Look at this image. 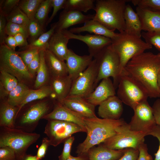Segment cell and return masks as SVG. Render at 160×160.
Segmentation results:
<instances>
[{
  "label": "cell",
  "instance_id": "obj_11",
  "mask_svg": "<svg viewBox=\"0 0 160 160\" xmlns=\"http://www.w3.org/2000/svg\"><path fill=\"white\" fill-rule=\"evenodd\" d=\"M87 132V130L73 123L58 120H50L45 127L44 133L47 136L50 145L56 147L64 142L73 134Z\"/></svg>",
  "mask_w": 160,
  "mask_h": 160
},
{
  "label": "cell",
  "instance_id": "obj_23",
  "mask_svg": "<svg viewBox=\"0 0 160 160\" xmlns=\"http://www.w3.org/2000/svg\"><path fill=\"white\" fill-rule=\"evenodd\" d=\"M73 80L68 75L58 77H51L50 86L52 95L57 101L62 103L68 95Z\"/></svg>",
  "mask_w": 160,
  "mask_h": 160
},
{
  "label": "cell",
  "instance_id": "obj_9",
  "mask_svg": "<svg viewBox=\"0 0 160 160\" xmlns=\"http://www.w3.org/2000/svg\"><path fill=\"white\" fill-rule=\"evenodd\" d=\"M0 69L14 76L20 82L25 83L33 77L29 73L18 52L11 49L5 44L0 47Z\"/></svg>",
  "mask_w": 160,
  "mask_h": 160
},
{
  "label": "cell",
  "instance_id": "obj_5",
  "mask_svg": "<svg viewBox=\"0 0 160 160\" xmlns=\"http://www.w3.org/2000/svg\"><path fill=\"white\" fill-rule=\"evenodd\" d=\"M111 40L112 47L120 59L121 73L132 58L152 48V46L146 43L141 38L124 32L118 33L116 37Z\"/></svg>",
  "mask_w": 160,
  "mask_h": 160
},
{
  "label": "cell",
  "instance_id": "obj_46",
  "mask_svg": "<svg viewBox=\"0 0 160 160\" xmlns=\"http://www.w3.org/2000/svg\"><path fill=\"white\" fill-rule=\"evenodd\" d=\"M66 1V0H52V7L53 10L51 16L47 22V25L51 22L59 10L64 8Z\"/></svg>",
  "mask_w": 160,
  "mask_h": 160
},
{
  "label": "cell",
  "instance_id": "obj_2",
  "mask_svg": "<svg viewBox=\"0 0 160 160\" xmlns=\"http://www.w3.org/2000/svg\"><path fill=\"white\" fill-rule=\"evenodd\" d=\"M87 136L76 148L77 156L85 153L91 148L98 145L115 135L119 127L126 123L123 118L111 120L95 117H84Z\"/></svg>",
  "mask_w": 160,
  "mask_h": 160
},
{
  "label": "cell",
  "instance_id": "obj_25",
  "mask_svg": "<svg viewBox=\"0 0 160 160\" xmlns=\"http://www.w3.org/2000/svg\"><path fill=\"white\" fill-rule=\"evenodd\" d=\"M84 25L80 27L71 28L69 31L74 33H79L87 32L94 34L104 36L111 39L116 37L118 33L114 30H110L98 22L93 19L90 20L85 23Z\"/></svg>",
  "mask_w": 160,
  "mask_h": 160
},
{
  "label": "cell",
  "instance_id": "obj_7",
  "mask_svg": "<svg viewBox=\"0 0 160 160\" xmlns=\"http://www.w3.org/2000/svg\"><path fill=\"white\" fill-rule=\"evenodd\" d=\"M118 87L117 96L132 109L149 97L144 88L124 69L120 76Z\"/></svg>",
  "mask_w": 160,
  "mask_h": 160
},
{
  "label": "cell",
  "instance_id": "obj_41",
  "mask_svg": "<svg viewBox=\"0 0 160 160\" xmlns=\"http://www.w3.org/2000/svg\"><path fill=\"white\" fill-rule=\"evenodd\" d=\"M130 1L137 7L160 12V0H132Z\"/></svg>",
  "mask_w": 160,
  "mask_h": 160
},
{
  "label": "cell",
  "instance_id": "obj_53",
  "mask_svg": "<svg viewBox=\"0 0 160 160\" xmlns=\"http://www.w3.org/2000/svg\"><path fill=\"white\" fill-rule=\"evenodd\" d=\"M152 108L156 124L160 126V99L155 101Z\"/></svg>",
  "mask_w": 160,
  "mask_h": 160
},
{
  "label": "cell",
  "instance_id": "obj_17",
  "mask_svg": "<svg viewBox=\"0 0 160 160\" xmlns=\"http://www.w3.org/2000/svg\"><path fill=\"white\" fill-rule=\"evenodd\" d=\"M115 89L110 78L103 79L95 90L85 98L95 106L99 105L109 97L115 95Z\"/></svg>",
  "mask_w": 160,
  "mask_h": 160
},
{
  "label": "cell",
  "instance_id": "obj_51",
  "mask_svg": "<svg viewBox=\"0 0 160 160\" xmlns=\"http://www.w3.org/2000/svg\"><path fill=\"white\" fill-rule=\"evenodd\" d=\"M6 17L0 13V43L1 45L5 44L6 37V28L7 23Z\"/></svg>",
  "mask_w": 160,
  "mask_h": 160
},
{
  "label": "cell",
  "instance_id": "obj_38",
  "mask_svg": "<svg viewBox=\"0 0 160 160\" xmlns=\"http://www.w3.org/2000/svg\"><path fill=\"white\" fill-rule=\"evenodd\" d=\"M31 42L37 39L44 32V27L35 18L30 20L28 27Z\"/></svg>",
  "mask_w": 160,
  "mask_h": 160
},
{
  "label": "cell",
  "instance_id": "obj_39",
  "mask_svg": "<svg viewBox=\"0 0 160 160\" xmlns=\"http://www.w3.org/2000/svg\"><path fill=\"white\" fill-rule=\"evenodd\" d=\"M6 32L8 36H14L17 34L23 35L27 39L29 37L28 28L24 26L7 22L6 28Z\"/></svg>",
  "mask_w": 160,
  "mask_h": 160
},
{
  "label": "cell",
  "instance_id": "obj_44",
  "mask_svg": "<svg viewBox=\"0 0 160 160\" xmlns=\"http://www.w3.org/2000/svg\"><path fill=\"white\" fill-rule=\"evenodd\" d=\"M74 140V137L71 136L64 142L62 153L58 156L59 160H66L71 155V146Z\"/></svg>",
  "mask_w": 160,
  "mask_h": 160
},
{
  "label": "cell",
  "instance_id": "obj_37",
  "mask_svg": "<svg viewBox=\"0 0 160 160\" xmlns=\"http://www.w3.org/2000/svg\"><path fill=\"white\" fill-rule=\"evenodd\" d=\"M52 0H43L38 8L35 16L36 20L44 27L49 11L52 7Z\"/></svg>",
  "mask_w": 160,
  "mask_h": 160
},
{
  "label": "cell",
  "instance_id": "obj_6",
  "mask_svg": "<svg viewBox=\"0 0 160 160\" xmlns=\"http://www.w3.org/2000/svg\"><path fill=\"white\" fill-rule=\"evenodd\" d=\"M54 105L47 100L37 102L28 107L25 105L16 116L15 128L27 132H33L40 120L53 110L52 109Z\"/></svg>",
  "mask_w": 160,
  "mask_h": 160
},
{
  "label": "cell",
  "instance_id": "obj_13",
  "mask_svg": "<svg viewBox=\"0 0 160 160\" xmlns=\"http://www.w3.org/2000/svg\"><path fill=\"white\" fill-rule=\"evenodd\" d=\"M134 114L128 123L132 130L148 134L156 125L152 107L147 100L137 104L133 109Z\"/></svg>",
  "mask_w": 160,
  "mask_h": 160
},
{
  "label": "cell",
  "instance_id": "obj_33",
  "mask_svg": "<svg viewBox=\"0 0 160 160\" xmlns=\"http://www.w3.org/2000/svg\"><path fill=\"white\" fill-rule=\"evenodd\" d=\"M57 23L53 24L48 31L44 32L37 39L31 42L25 48V50L36 49L39 50L47 49L49 40L55 31Z\"/></svg>",
  "mask_w": 160,
  "mask_h": 160
},
{
  "label": "cell",
  "instance_id": "obj_54",
  "mask_svg": "<svg viewBox=\"0 0 160 160\" xmlns=\"http://www.w3.org/2000/svg\"><path fill=\"white\" fill-rule=\"evenodd\" d=\"M16 41L17 46L26 47L29 44L26 40L27 39L23 34H17L14 36Z\"/></svg>",
  "mask_w": 160,
  "mask_h": 160
},
{
  "label": "cell",
  "instance_id": "obj_15",
  "mask_svg": "<svg viewBox=\"0 0 160 160\" xmlns=\"http://www.w3.org/2000/svg\"><path fill=\"white\" fill-rule=\"evenodd\" d=\"M91 55L80 56L68 49L66 59V65L68 75L73 81L80 76L90 65L93 60Z\"/></svg>",
  "mask_w": 160,
  "mask_h": 160
},
{
  "label": "cell",
  "instance_id": "obj_8",
  "mask_svg": "<svg viewBox=\"0 0 160 160\" xmlns=\"http://www.w3.org/2000/svg\"><path fill=\"white\" fill-rule=\"evenodd\" d=\"M97 63L98 73L96 85L103 79H113L116 88L118 87L121 73L120 59L111 44L103 49L94 57Z\"/></svg>",
  "mask_w": 160,
  "mask_h": 160
},
{
  "label": "cell",
  "instance_id": "obj_35",
  "mask_svg": "<svg viewBox=\"0 0 160 160\" xmlns=\"http://www.w3.org/2000/svg\"><path fill=\"white\" fill-rule=\"evenodd\" d=\"M43 0H20L18 7L30 20L35 18L36 11Z\"/></svg>",
  "mask_w": 160,
  "mask_h": 160
},
{
  "label": "cell",
  "instance_id": "obj_43",
  "mask_svg": "<svg viewBox=\"0 0 160 160\" xmlns=\"http://www.w3.org/2000/svg\"><path fill=\"white\" fill-rule=\"evenodd\" d=\"M40 50L36 49H31L18 52L19 55L25 65L27 67L33 59L36 54Z\"/></svg>",
  "mask_w": 160,
  "mask_h": 160
},
{
  "label": "cell",
  "instance_id": "obj_16",
  "mask_svg": "<svg viewBox=\"0 0 160 160\" xmlns=\"http://www.w3.org/2000/svg\"><path fill=\"white\" fill-rule=\"evenodd\" d=\"M84 117L57 101L53 110L42 117L47 121L58 120L76 124L86 129L84 121Z\"/></svg>",
  "mask_w": 160,
  "mask_h": 160
},
{
  "label": "cell",
  "instance_id": "obj_40",
  "mask_svg": "<svg viewBox=\"0 0 160 160\" xmlns=\"http://www.w3.org/2000/svg\"><path fill=\"white\" fill-rule=\"evenodd\" d=\"M141 37L146 43L153 45L160 51V32H143L141 33Z\"/></svg>",
  "mask_w": 160,
  "mask_h": 160
},
{
  "label": "cell",
  "instance_id": "obj_55",
  "mask_svg": "<svg viewBox=\"0 0 160 160\" xmlns=\"http://www.w3.org/2000/svg\"><path fill=\"white\" fill-rule=\"evenodd\" d=\"M5 44L9 48L15 51L17 46L16 41L13 36H8L7 37Z\"/></svg>",
  "mask_w": 160,
  "mask_h": 160
},
{
  "label": "cell",
  "instance_id": "obj_3",
  "mask_svg": "<svg viewBox=\"0 0 160 160\" xmlns=\"http://www.w3.org/2000/svg\"><path fill=\"white\" fill-rule=\"evenodd\" d=\"M127 0H97L93 19L108 28L119 33L124 31V17Z\"/></svg>",
  "mask_w": 160,
  "mask_h": 160
},
{
  "label": "cell",
  "instance_id": "obj_21",
  "mask_svg": "<svg viewBox=\"0 0 160 160\" xmlns=\"http://www.w3.org/2000/svg\"><path fill=\"white\" fill-rule=\"evenodd\" d=\"M136 12L140 20L142 30L160 32V12L137 7Z\"/></svg>",
  "mask_w": 160,
  "mask_h": 160
},
{
  "label": "cell",
  "instance_id": "obj_14",
  "mask_svg": "<svg viewBox=\"0 0 160 160\" xmlns=\"http://www.w3.org/2000/svg\"><path fill=\"white\" fill-rule=\"evenodd\" d=\"M69 39H75L85 43L88 46L90 55L95 57L103 49L111 44V39L102 36L87 34L77 35L65 30L61 31Z\"/></svg>",
  "mask_w": 160,
  "mask_h": 160
},
{
  "label": "cell",
  "instance_id": "obj_24",
  "mask_svg": "<svg viewBox=\"0 0 160 160\" xmlns=\"http://www.w3.org/2000/svg\"><path fill=\"white\" fill-rule=\"evenodd\" d=\"M125 149L113 150L101 143L90 148L86 153L88 160H118L124 154Z\"/></svg>",
  "mask_w": 160,
  "mask_h": 160
},
{
  "label": "cell",
  "instance_id": "obj_59",
  "mask_svg": "<svg viewBox=\"0 0 160 160\" xmlns=\"http://www.w3.org/2000/svg\"><path fill=\"white\" fill-rule=\"evenodd\" d=\"M158 54L159 56L160 57V53H158Z\"/></svg>",
  "mask_w": 160,
  "mask_h": 160
},
{
  "label": "cell",
  "instance_id": "obj_27",
  "mask_svg": "<svg viewBox=\"0 0 160 160\" xmlns=\"http://www.w3.org/2000/svg\"><path fill=\"white\" fill-rule=\"evenodd\" d=\"M46 63L51 77L63 76L68 75L64 61H63L47 49L45 50Z\"/></svg>",
  "mask_w": 160,
  "mask_h": 160
},
{
  "label": "cell",
  "instance_id": "obj_29",
  "mask_svg": "<svg viewBox=\"0 0 160 160\" xmlns=\"http://www.w3.org/2000/svg\"><path fill=\"white\" fill-rule=\"evenodd\" d=\"M0 96L3 99L17 85L19 81L14 76L0 69Z\"/></svg>",
  "mask_w": 160,
  "mask_h": 160
},
{
  "label": "cell",
  "instance_id": "obj_56",
  "mask_svg": "<svg viewBox=\"0 0 160 160\" xmlns=\"http://www.w3.org/2000/svg\"><path fill=\"white\" fill-rule=\"evenodd\" d=\"M66 160H88V156L86 153L74 157L71 155Z\"/></svg>",
  "mask_w": 160,
  "mask_h": 160
},
{
  "label": "cell",
  "instance_id": "obj_12",
  "mask_svg": "<svg viewBox=\"0 0 160 160\" xmlns=\"http://www.w3.org/2000/svg\"><path fill=\"white\" fill-rule=\"evenodd\" d=\"M98 73L97 63L94 59L82 74L73 81L68 96L85 98L93 91L96 86Z\"/></svg>",
  "mask_w": 160,
  "mask_h": 160
},
{
  "label": "cell",
  "instance_id": "obj_58",
  "mask_svg": "<svg viewBox=\"0 0 160 160\" xmlns=\"http://www.w3.org/2000/svg\"><path fill=\"white\" fill-rule=\"evenodd\" d=\"M157 83L158 88L160 92V71L159 72L157 76Z\"/></svg>",
  "mask_w": 160,
  "mask_h": 160
},
{
  "label": "cell",
  "instance_id": "obj_48",
  "mask_svg": "<svg viewBox=\"0 0 160 160\" xmlns=\"http://www.w3.org/2000/svg\"><path fill=\"white\" fill-rule=\"evenodd\" d=\"M139 154L138 149L126 148L124 154L118 160H137Z\"/></svg>",
  "mask_w": 160,
  "mask_h": 160
},
{
  "label": "cell",
  "instance_id": "obj_4",
  "mask_svg": "<svg viewBox=\"0 0 160 160\" xmlns=\"http://www.w3.org/2000/svg\"><path fill=\"white\" fill-rule=\"evenodd\" d=\"M40 134L28 133L15 128L0 127V148L8 146L15 151L16 160H23L28 148L36 143Z\"/></svg>",
  "mask_w": 160,
  "mask_h": 160
},
{
  "label": "cell",
  "instance_id": "obj_57",
  "mask_svg": "<svg viewBox=\"0 0 160 160\" xmlns=\"http://www.w3.org/2000/svg\"><path fill=\"white\" fill-rule=\"evenodd\" d=\"M23 160H40L36 156L26 154L24 156Z\"/></svg>",
  "mask_w": 160,
  "mask_h": 160
},
{
  "label": "cell",
  "instance_id": "obj_36",
  "mask_svg": "<svg viewBox=\"0 0 160 160\" xmlns=\"http://www.w3.org/2000/svg\"><path fill=\"white\" fill-rule=\"evenodd\" d=\"M7 22L22 25L28 28L30 20L18 6L6 16Z\"/></svg>",
  "mask_w": 160,
  "mask_h": 160
},
{
  "label": "cell",
  "instance_id": "obj_45",
  "mask_svg": "<svg viewBox=\"0 0 160 160\" xmlns=\"http://www.w3.org/2000/svg\"><path fill=\"white\" fill-rule=\"evenodd\" d=\"M0 160H16L14 151L8 146L0 148Z\"/></svg>",
  "mask_w": 160,
  "mask_h": 160
},
{
  "label": "cell",
  "instance_id": "obj_1",
  "mask_svg": "<svg viewBox=\"0 0 160 160\" xmlns=\"http://www.w3.org/2000/svg\"><path fill=\"white\" fill-rule=\"evenodd\" d=\"M124 69L144 88L149 97H160L157 83L160 71V57L158 54L141 53L132 58Z\"/></svg>",
  "mask_w": 160,
  "mask_h": 160
},
{
  "label": "cell",
  "instance_id": "obj_30",
  "mask_svg": "<svg viewBox=\"0 0 160 160\" xmlns=\"http://www.w3.org/2000/svg\"><path fill=\"white\" fill-rule=\"evenodd\" d=\"M30 89L25 83L19 82L16 87L9 93L6 100L10 105L18 108Z\"/></svg>",
  "mask_w": 160,
  "mask_h": 160
},
{
  "label": "cell",
  "instance_id": "obj_19",
  "mask_svg": "<svg viewBox=\"0 0 160 160\" xmlns=\"http://www.w3.org/2000/svg\"><path fill=\"white\" fill-rule=\"evenodd\" d=\"M122 103L117 96L111 97L99 105L98 114L102 119H120L123 111Z\"/></svg>",
  "mask_w": 160,
  "mask_h": 160
},
{
  "label": "cell",
  "instance_id": "obj_32",
  "mask_svg": "<svg viewBox=\"0 0 160 160\" xmlns=\"http://www.w3.org/2000/svg\"><path fill=\"white\" fill-rule=\"evenodd\" d=\"M44 50L39 51L40 62L34 84L36 89L44 86L49 79L50 73L46 63Z\"/></svg>",
  "mask_w": 160,
  "mask_h": 160
},
{
  "label": "cell",
  "instance_id": "obj_22",
  "mask_svg": "<svg viewBox=\"0 0 160 160\" xmlns=\"http://www.w3.org/2000/svg\"><path fill=\"white\" fill-rule=\"evenodd\" d=\"M69 40L62 31H55L49 40L47 49L64 61L68 55L67 45Z\"/></svg>",
  "mask_w": 160,
  "mask_h": 160
},
{
  "label": "cell",
  "instance_id": "obj_31",
  "mask_svg": "<svg viewBox=\"0 0 160 160\" xmlns=\"http://www.w3.org/2000/svg\"><path fill=\"white\" fill-rule=\"evenodd\" d=\"M52 90L50 85H44L36 89H30L27 96L18 107L17 115L21 109L25 105L33 101L47 97L52 95Z\"/></svg>",
  "mask_w": 160,
  "mask_h": 160
},
{
  "label": "cell",
  "instance_id": "obj_26",
  "mask_svg": "<svg viewBox=\"0 0 160 160\" xmlns=\"http://www.w3.org/2000/svg\"><path fill=\"white\" fill-rule=\"evenodd\" d=\"M124 17L125 24L124 32L141 38L142 30L140 20L137 14L129 4L126 6Z\"/></svg>",
  "mask_w": 160,
  "mask_h": 160
},
{
  "label": "cell",
  "instance_id": "obj_42",
  "mask_svg": "<svg viewBox=\"0 0 160 160\" xmlns=\"http://www.w3.org/2000/svg\"><path fill=\"white\" fill-rule=\"evenodd\" d=\"M20 0H5L0 1V13L5 17L18 6Z\"/></svg>",
  "mask_w": 160,
  "mask_h": 160
},
{
  "label": "cell",
  "instance_id": "obj_49",
  "mask_svg": "<svg viewBox=\"0 0 160 160\" xmlns=\"http://www.w3.org/2000/svg\"><path fill=\"white\" fill-rule=\"evenodd\" d=\"M50 145L49 140L47 137L43 138L39 148L37 152L36 156L39 160L44 158L47 148Z\"/></svg>",
  "mask_w": 160,
  "mask_h": 160
},
{
  "label": "cell",
  "instance_id": "obj_52",
  "mask_svg": "<svg viewBox=\"0 0 160 160\" xmlns=\"http://www.w3.org/2000/svg\"><path fill=\"white\" fill-rule=\"evenodd\" d=\"M139 154L137 160H153L152 156L148 152L146 144L142 143L138 148Z\"/></svg>",
  "mask_w": 160,
  "mask_h": 160
},
{
  "label": "cell",
  "instance_id": "obj_18",
  "mask_svg": "<svg viewBox=\"0 0 160 160\" xmlns=\"http://www.w3.org/2000/svg\"><path fill=\"white\" fill-rule=\"evenodd\" d=\"M94 15L95 14L85 15L82 12L75 10H64L60 14L59 20L56 23L55 31H61L72 26L85 23L93 19Z\"/></svg>",
  "mask_w": 160,
  "mask_h": 160
},
{
  "label": "cell",
  "instance_id": "obj_20",
  "mask_svg": "<svg viewBox=\"0 0 160 160\" xmlns=\"http://www.w3.org/2000/svg\"><path fill=\"white\" fill-rule=\"evenodd\" d=\"M62 104L84 117L91 118L97 117L95 112V106L89 102L85 98L68 96Z\"/></svg>",
  "mask_w": 160,
  "mask_h": 160
},
{
  "label": "cell",
  "instance_id": "obj_50",
  "mask_svg": "<svg viewBox=\"0 0 160 160\" xmlns=\"http://www.w3.org/2000/svg\"><path fill=\"white\" fill-rule=\"evenodd\" d=\"M148 135H151L157 138L159 143L158 149L154 154L155 158L154 160H160V126L156 125L149 132Z\"/></svg>",
  "mask_w": 160,
  "mask_h": 160
},
{
  "label": "cell",
  "instance_id": "obj_34",
  "mask_svg": "<svg viewBox=\"0 0 160 160\" xmlns=\"http://www.w3.org/2000/svg\"><path fill=\"white\" fill-rule=\"evenodd\" d=\"M94 0H66L64 10H73L86 12L90 9L94 10Z\"/></svg>",
  "mask_w": 160,
  "mask_h": 160
},
{
  "label": "cell",
  "instance_id": "obj_47",
  "mask_svg": "<svg viewBox=\"0 0 160 160\" xmlns=\"http://www.w3.org/2000/svg\"><path fill=\"white\" fill-rule=\"evenodd\" d=\"M40 62L39 51L35 56L33 59L27 67L31 74L34 77L39 68Z\"/></svg>",
  "mask_w": 160,
  "mask_h": 160
},
{
  "label": "cell",
  "instance_id": "obj_28",
  "mask_svg": "<svg viewBox=\"0 0 160 160\" xmlns=\"http://www.w3.org/2000/svg\"><path fill=\"white\" fill-rule=\"evenodd\" d=\"M18 108L13 106L7 100L2 101L0 106V127L15 128V121Z\"/></svg>",
  "mask_w": 160,
  "mask_h": 160
},
{
  "label": "cell",
  "instance_id": "obj_10",
  "mask_svg": "<svg viewBox=\"0 0 160 160\" xmlns=\"http://www.w3.org/2000/svg\"><path fill=\"white\" fill-rule=\"evenodd\" d=\"M145 133L133 131L129 124L126 123L120 126L117 132L105 140L102 143L107 148L114 150L128 148L138 149L140 145L144 142Z\"/></svg>",
  "mask_w": 160,
  "mask_h": 160
}]
</instances>
